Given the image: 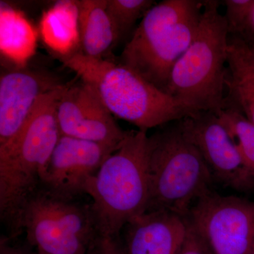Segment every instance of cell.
Returning <instances> with one entry per match:
<instances>
[{"label": "cell", "mask_w": 254, "mask_h": 254, "mask_svg": "<svg viewBox=\"0 0 254 254\" xmlns=\"http://www.w3.org/2000/svg\"><path fill=\"white\" fill-rule=\"evenodd\" d=\"M66 84L42 95L17 136L0 146V220L6 237L23 232L21 216L41 187V177L60 133L57 106Z\"/></svg>", "instance_id": "obj_1"}, {"label": "cell", "mask_w": 254, "mask_h": 254, "mask_svg": "<svg viewBox=\"0 0 254 254\" xmlns=\"http://www.w3.org/2000/svg\"><path fill=\"white\" fill-rule=\"evenodd\" d=\"M131 131L85 187L98 233L120 237L132 219L145 213L149 200L148 136Z\"/></svg>", "instance_id": "obj_2"}, {"label": "cell", "mask_w": 254, "mask_h": 254, "mask_svg": "<svg viewBox=\"0 0 254 254\" xmlns=\"http://www.w3.org/2000/svg\"><path fill=\"white\" fill-rule=\"evenodd\" d=\"M148 136L149 200L146 212L168 211L188 218L197 201L211 191L213 176L181 120Z\"/></svg>", "instance_id": "obj_3"}, {"label": "cell", "mask_w": 254, "mask_h": 254, "mask_svg": "<svg viewBox=\"0 0 254 254\" xmlns=\"http://www.w3.org/2000/svg\"><path fill=\"white\" fill-rule=\"evenodd\" d=\"M59 59L96 92L110 113L138 129L148 131L190 115L173 97L122 64L81 53Z\"/></svg>", "instance_id": "obj_4"}, {"label": "cell", "mask_w": 254, "mask_h": 254, "mask_svg": "<svg viewBox=\"0 0 254 254\" xmlns=\"http://www.w3.org/2000/svg\"><path fill=\"white\" fill-rule=\"evenodd\" d=\"M203 7L197 0L155 4L133 31L120 64L167 93L172 70L194 38Z\"/></svg>", "instance_id": "obj_5"}, {"label": "cell", "mask_w": 254, "mask_h": 254, "mask_svg": "<svg viewBox=\"0 0 254 254\" xmlns=\"http://www.w3.org/2000/svg\"><path fill=\"white\" fill-rule=\"evenodd\" d=\"M218 1H203V11L191 44L172 70L167 93L189 112H213L226 100L229 33Z\"/></svg>", "instance_id": "obj_6"}, {"label": "cell", "mask_w": 254, "mask_h": 254, "mask_svg": "<svg viewBox=\"0 0 254 254\" xmlns=\"http://www.w3.org/2000/svg\"><path fill=\"white\" fill-rule=\"evenodd\" d=\"M21 228L38 254H86L97 233L89 205L76 204L43 188L23 209Z\"/></svg>", "instance_id": "obj_7"}, {"label": "cell", "mask_w": 254, "mask_h": 254, "mask_svg": "<svg viewBox=\"0 0 254 254\" xmlns=\"http://www.w3.org/2000/svg\"><path fill=\"white\" fill-rule=\"evenodd\" d=\"M188 218L213 254H251L254 203L210 191L195 203Z\"/></svg>", "instance_id": "obj_8"}, {"label": "cell", "mask_w": 254, "mask_h": 254, "mask_svg": "<svg viewBox=\"0 0 254 254\" xmlns=\"http://www.w3.org/2000/svg\"><path fill=\"white\" fill-rule=\"evenodd\" d=\"M60 133L118 148L130 132L125 131L100 100L83 81L66 84L57 106Z\"/></svg>", "instance_id": "obj_9"}, {"label": "cell", "mask_w": 254, "mask_h": 254, "mask_svg": "<svg viewBox=\"0 0 254 254\" xmlns=\"http://www.w3.org/2000/svg\"><path fill=\"white\" fill-rule=\"evenodd\" d=\"M182 126L199 150L213 178L237 190L254 187V178L244 165L236 145L216 113L196 112L181 120Z\"/></svg>", "instance_id": "obj_10"}, {"label": "cell", "mask_w": 254, "mask_h": 254, "mask_svg": "<svg viewBox=\"0 0 254 254\" xmlns=\"http://www.w3.org/2000/svg\"><path fill=\"white\" fill-rule=\"evenodd\" d=\"M117 149L61 135L42 175L41 188L57 196L73 200L85 193L87 182Z\"/></svg>", "instance_id": "obj_11"}, {"label": "cell", "mask_w": 254, "mask_h": 254, "mask_svg": "<svg viewBox=\"0 0 254 254\" xmlns=\"http://www.w3.org/2000/svg\"><path fill=\"white\" fill-rule=\"evenodd\" d=\"M64 83L48 71L17 68L0 77V146L22 129L42 95Z\"/></svg>", "instance_id": "obj_12"}, {"label": "cell", "mask_w": 254, "mask_h": 254, "mask_svg": "<svg viewBox=\"0 0 254 254\" xmlns=\"http://www.w3.org/2000/svg\"><path fill=\"white\" fill-rule=\"evenodd\" d=\"M187 218L168 211L146 212L125 225L127 254H177Z\"/></svg>", "instance_id": "obj_13"}, {"label": "cell", "mask_w": 254, "mask_h": 254, "mask_svg": "<svg viewBox=\"0 0 254 254\" xmlns=\"http://www.w3.org/2000/svg\"><path fill=\"white\" fill-rule=\"evenodd\" d=\"M76 5L81 53L90 58H103L119 41L107 11V0H81Z\"/></svg>", "instance_id": "obj_14"}, {"label": "cell", "mask_w": 254, "mask_h": 254, "mask_svg": "<svg viewBox=\"0 0 254 254\" xmlns=\"http://www.w3.org/2000/svg\"><path fill=\"white\" fill-rule=\"evenodd\" d=\"M42 35L48 46L60 54L72 55L79 42L76 1L60 2L45 15L41 22Z\"/></svg>", "instance_id": "obj_15"}, {"label": "cell", "mask_w": 254, "mask_h": 254, "mask_svg": "<svg viewBox=\"0 0 254 254\" xmlns=\"http://www.w3.org/2000/svg\"><path fill=\"white\" fill-rule=\"evenodd\" d=\"M236 145L244 165L254 178V126L235 103L225 104L216 113Z\"/></svg>", "instance_id": "obj_16"}, {"label": "cell", "mask_w": 254, "mask_h": 254, "mask_svg": "<svg viewBox=\"0 0 254 254\" xmlns=\"http://www.w3.org/2000/svg\"><path fill=\"white\" fill-rule=\"evenodd\" d=\"M155 4L152 0H107V11L118 41L127 36L136 21Z\"/></svg>", "instance_id": "obj_17"}, {"label": "cell", "mask_w": 254, "mask_h": 254, "mask_svg": "<svg viewBox=\"0 0 254 254\" xmlns=\"http://www.w3.org/2000/svg\"><path fill=\"white\" fill-rule=\"evenodd\" d=\"M231 78L226 85L233 103L254 126V78L250 73L230 70Z\"/></svg>", "instance_id": "obj_18"}, {"label": "cell", "mask_w": 254, "mask_h": 254, "mask_svg": "<svg viewBox=\"0 0 254 254\" xmlns=\"http://www.w3.org/2000/svg\"><path fill=\"white\" fill-rule=\"evenodd\" d=\"M224 15L230 36L254 35V0H225Z\"/></svg>", "instance_id": "obj_19"}, {"label": "cell", "mask_w": 254, "mask_h": 254, "mask_svg": "<svg viewBox=\"0 0 254 254\" xmlns=\"http://www.w3.org/2000/svg\"><path fill=\"white\" fill-rule=\"evenodd\" d=\"M228 63L240 64L254 70V36L229 37Z\"/></svg>", "instance_id": "obj_20"}, {"label": "cell", "mask_w": 254, "mask_h": 254, "mask_svg": "<svg viewBox=\"0 0 254 254\" xmlns=\"http://www.w3.org/2000/svg\"><path fill=\"white\" fill-rule=\"evenodd\" d=\"M177 254H213L206 241L188 218L186 235Z\"/></svg>", "instance_id": "obj_21"}, {"label": "cell", "mask_w": 254, "mask_h": 254, "mask_svg": "<svg viewBox=\"0 0 254 254\" xmlns=\"http://www.w3.org/2000/svg\"><path fill=\"white\" fill-rule=\"evenodd\" d=\"M86 254H127L120 237L107 236L97 232L90 242Z\"/></svg>", "instance_id": "obj_22"}, {"label": "cell", "mask_w": 254, "mask_h": 254, "mask_svg": "<svg viewBox=\"0 0 254 254\" xmlns=\"http://www.w3.org/2000/svg\"><path fill=\"white\" fill-rule=\"evenodd\" d=\"M11 239L1 236L0 240V254H32L24 247H17L11 244Z\"/></svg>", "instance_id": "obj_23"}, {"label": "cell", "mask_w": 254, "mask_h": 254, "mask_svg": "<svg viewBox=\"0 0 254 254\" xmlns=\"http://www.w3.org/2000/svg\"><path fill=\"white\" fill-rule=\"evenodd\" d=\"M228 64L230 66V70H238V71H245V72L250 73L254 78V70L253 68L237 63H229Z\"/></svg>", "instance_id": "obj_24"}, {"label": "cell", "mask_w": 254, "mask_h": 254, "mask_svg": "<svg viewBox=\"0 0 254 254\" xmlns=\"http://www.w3.org/2000/svg\"><path fill=\"white\" fill-rule=\"evenodd\" d=\"M251 254H254V235L253 239V244H252V252H251Z\"/></svg>", "instance_id": "obj_25"}, {"label": "cell", "mask_w": 254, "mask_h": 254, "mask_svg": "<svg viewBox=\"0 0 254 254\" xmlns=\"http://www.w3.org/2000/svg\"><path fill=\"white\" fill-rule=\"evenodd\" d=\"M252 32H253V34L254 35V16L253 20V26H252Z\"/></svg>", "instance_id": "obj_26"}, {"label": "cell", "mask_w": 254, "mask_h": 254, "mask_svg": "<svg viewBox=\"0 0 254 254\" xmlns=\"http://www.w3.org/2000/svg\"></svg>", "instance_id": "obj_27"}]
</instances>
